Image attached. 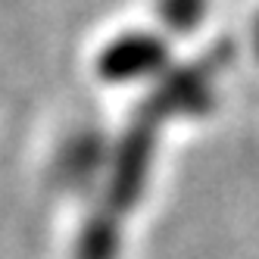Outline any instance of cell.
I'll use <instances>...</instances> for the list:
<instances>
[{
	"mask_svg": "<svg viewBox=\"0 0 259 259\" xmlns=\"http://www.w3.org/2000/svg\"><path fill=\"white\" fill-rule=\"evenodd\" d=\"M162 63V47L150 41V34H119L100 53V72L109 81L144 78Z\"/></svg>",
	"mask_w": 259,
	"mask_h": 259,
	"instance_id": "6da1fadb",
	"label": "cell"
},
{
	"mask_svg": "<svg viewBox=\"0 0 259 259\" xmlns=\"http://www.w3.org/2000/svg\"><path fill=\"white\" fill-rule=\"evenodd\" d=\"M156 7L162 13V19L169 22L172 28H194L203 16V7L206 0H156Z\"/></svg>",
	"mask_w": 259,
	"mask_h": 259,
	"instance_id": "7a4b0ae2",
	"label": "cell"
}]
</instances>
